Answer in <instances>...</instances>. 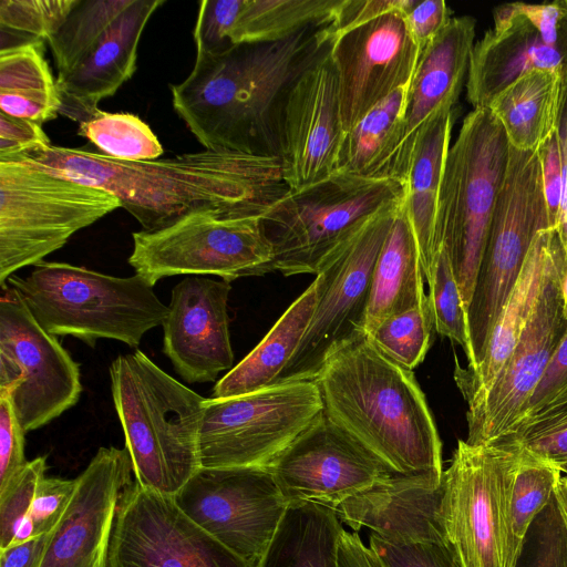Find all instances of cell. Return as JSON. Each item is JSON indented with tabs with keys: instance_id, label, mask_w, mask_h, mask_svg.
<instances>
[{
	"instance_id": "30",
	"label": "cell",
	"mask_w": 567,
	"mask_h": 567,
	"mask_svg": "<svg viewBox=\"0 0 567 567\" xmlns=\"http://www.w3.org/2000/svg\"><path fill=\"white\" fill-rule=\"evenodd\" d=\"M566 78L551 70H532L487 105L499 122L511 146L537 150L557 130L566 97Z\"/></svg>"
},
{
	"instance_id": "10",
	"label": "cell",
	"mask_w": 567,
	"mask_h": 567,
	"mask_svg": "<svg viewBox=\"0 0 567 567\" xmlns=\"http://www.w3.org/2000/svg\"><path fill=\"white\" fill-rule=\"evenodd\" d=\"M522 447L460 440L442 477L445 537L463 567H506L509 504Z\"/></svg>"
},
{
	"instance_id": "33",
	"label": "cell",
	"mask_w": 567,
	"mask_h": 567,
	"mask_svg": "<svg viewBox=\"0 0 567 567\" xmlns=\"http://www.w3.org/2000/svg\"><path fill=\"white\" fill-rule=\"evenodd\" d=\"M343 530L337 513L329 507L289 504L256 567H339Z\"/></svg>"
},
{
	"instance_id": "58",
	"label": "cell",
	"mask_w": 567,
	"mask_h": 567,
	"mask_svg": "<svg viewBox=\"0 0 567 567\" xmlns=\"http://www.w3.org/2000/svg\"><path fill=\"white\" fill-rule=\"evenodd\" d=\"M560 293L563 301V315L567 319V262L560 278Z\"/></svg>"
},
{
	"instance_id": "21",
	"label": "cell",
	"mask_w": 567,
	"mask_h": 567,
	"mask_svg": "<svg viewBox=\"0 0 567 567\" xmlns=\"http://www.w3.org/2000/svg\"><path fill=\"white\" fill-rule=\"evenodd\" d=\"M126 447H100L76 477L68 509L51 535L40 567H107L118 504L131 485Z\"/></svg>"
},
{
	"instance_id": "54",
	"label": "cell",
	"mask_w": 567,
	"mask_h": 567,
	"mask_svg": "<svg viewBox=\"0 0 567 567\" xmlns=\"http://www.w3.org/2000/svg\"><path fill=\"white\" fill-rule=\"evenodd\" d=\"M51 532L0 549V567H40Z\"/></svg>"
},
{
	"instance_id": "61",
	"label": "cell",
	"mask_w": 567,
	"mask_h": 567,
	"mask_svg": "<svg viewBox=\"0 0 567 567\" xmlns=\"http://www.w3.org/2000/svg\"><path fill=\"white\" fill-rule=\"evenodd\" d=\"M565 3H566V6H567V0H565Z\"/></svg>"
},
{
	"instance_id": "56",
	"label": "cell",
	"mask_w": 567,
	"mask_h": 567,
	"mask_svg": "<svg viewBox=\"0 0 567 567\" xmlns=\"http://www.w3.org/2000/svg\"><path fill=\"white\" fill-rule=\"evenodd\" d=\"M558 135L560 142V151L563 158V176H564V187H563V202H561V213L558 227L556 228L561 241V246L565 251L566 262H567V92L566 97L559 120L558 125Z\"/></svg>"
},
{
	"instance_id": "37",
	"label": "cell",
	"mask_w": 567,
	"mask_h": 567,
	"mask_svg": "<svg viewBox=\"0 0 567 567\" xmlns=\"http://www.w3.org/2000/svg\"><path fill=\"white\" fill-rule=\"evenodd\" d=\"M132 0H79L59 30L49 39L58 76H66L85 50L124 13Z\"/></svg>"
},
{
	"instance_id": "53",
	"label": "cell",
	"mask_w": 567,
	"mask_h": 567,
	"mask_svg": "<svg viewBox=\"0 0 567 567\" xmlns=\"http://www.w3.org/2000/svg\"><path fill=\"white\" fill-rule=\"evenodd\" d=\"M566 383H567V331H566L559 347L557 348V350L547 368V371H546L544 378L539 382L536 391L534 392V394L532 395L527 405L525 406L518 421L533 414L540 408L548 404Z\"/></svg>"
},
{
	"instance_id": "38",
	"label": "cell",
	"mask_w": 567,
	"mask_h": 567,
	"mask_svg": "<svg viewBox=\"0 0 567 567\" xmlns=\"http://www.w3.org/2000/svg\"><path fill=\"white\" fill-rule=\"evenodd\" d=\"M79 135L101 154L126 162L157 159L163 147L151 127L137 115L110 113L100 109L80 123Z\"/></svg>"
},
{
	"instance_id": "14",
	"label": "cell",
	"mask_w": 567,
	"mask_h": 567,
	"mask_svg": "<svg viewBox=\"0 0 567 567\" xmlns=\"http://www.w3.org/2000/svg\"><path fill=\"white\" fill-rule=\"evenodd\" d=\"M0 298V396L11 399L27 432L75 405L82 393L79 363L34 319L19 292Z\"/></svg>"
},
{
	"instance_id": "49",
	"label": "cell",
	"mask_w": 567,
	"mask_h": 567,
	"mask_svg": "<svg viewBox=\"0 0 567 567\" xmlns=\"http://www.w3.org/2000/svg\"><path fill=\"white\" fill-rule=\"evenodd\" d=\"M401 12L420 53L452 19L443 0H404Z\"/></svg>"
},
{
	"instance_id": "19",
	"label": "cell",
	"mask_w": 567,
	"mask_h": 567,
	"mask_svg": "<svg viewBox=\"0 0 567 567\" xmlns=\"http://www.w3.org/2000/svg\"><path fill=\"white\" fill-rule=\"evenodd\" d=\"M289 504L313 503L336 509L341 503L392 475L323 413L268 466Z\"/></svg>"
},
{
	"instance_id": "51",
	"label": "cell",
	"mask_w": 567,
	"mask_h": 567,
	"mask_svg": "<svg viewBox=\"0 0 567 567\" xmlns=\"http://www.w3.org/2000/svg\"><path fill=\"white\" fill-rule=\"evenodd\" d=\"M49 144L41 125L0 112V159H10Z\"/></svg>"
},
{
	"instance_id": "39",
	"label": "cell",
	"mask_w": 567,
	"mask_h": 567,
	"mask_svg": "<svg viewBox=\"0 0 567 567\" xmlns=\"http://www.w3.org/2000/svg\"><path fill=\"white\" fill-rule=\"evenodd\" d=\"M79 0H1L0 52L44 44Z\"/></svg>"
},
{
	"instance_id": "36",
	"label": "cell",
	"mask_w": 567,
	"mask_h": 567,
	"mask_svg": "<svg viewBox=\"0 0 567 567\" xmlns=\"http://www.w3.org/2000/svg\"><path fill=\"white\" fill-rule=\"evenodd\" d=\"M559 468L522 449L508 515L506 567H516L526 534L555 493Z\"/></svg>"
},
{
	"instance_id": "45",
	"label": "cell",
	"mask_w": 567,
	"mask_h": 567,
	"mask_svg": "<svg viewBox=\"0 0 567 567\" xmlns=\"http://www.w3.org/2000/svg\"><path fill=\"white\" fill-rule=\"evenodd\" d=\"M370 548L385 567H463L447 539L392 544L371 534Z\"/></svg>"
},
{
	"instance_id": "24",
	"label": "cell",
	"mask_w": 567,
	"mask_h": 567,
	"mask_svg": "<svg viewBox=\"0 0 567 567\" xmlns=\"http://www.w3.org/2000/svg\"><path fill=\"white\" fill-rule=\"evenodd\" d=\"M475 25L472 17L452 18L420 53L406 89L398 163V178L403 184L416 137L435 117L452 111L460 96L474 48Z\"/></svg>"
},
{
	"instance_id": "6",
	"label": "cell",
	"mask_w": 567,
	"mask_h": 567,
	"mask_svg": "<svg viewBox=\"0 0 567 567\" xmlns=\"http://www.w3.org/2000/svg\"><path fill=\"white\" fill-rule=\"evenodd\" d=\"M509 143L487 107L473 109L450 146L442 175L435 225L436 251L450 258L465 308L472 299ZM436 254V252H435Z\"/></svg>"
},
{
	"instance_id": "62",
	"label": "cell",
	"mask_w": 567,
	"mask_h": 567,
	"mask_svg": "<svg viewBox=\"0 0 567 567\" xmlns=\"http://www.w3.org/2000/svg\"><path fill=\"white\" fill-rule=\"evenodd\" d=\"M565 516H566V515H565ZM566 519H567V517H566Z\"/></svg>"
},
{
	"instance_id": "4",
	"label": "cell",
	"mask_w": 567,
	"mask_h": 567,
	"mask_svg": "<svg viewBox=\"0 0 567 567\" xmlns=\"http://www.w3.org/2000/svg\"><path fill=\"white\" fill-rule=\"evenodd\" d=\"M110 378L135 482L174 496L200 468L199 432L207 399L141 350L113 360Z\"/></svg>"
},
{
	"instance_id": "31",
	"label": "cell",
	"mask_w": 567,
	"mask_h": 567,
	"mask_svg": "<svg viewBox=\"0 0 567 567\" xmlns=\"http://www.w3.org/2000/svg\"><path fill=\"white\" fill-rule=\"evenodd\" d=\"M424 278L416 238L402 204L374 265L367 336L385 319L425 301Z\"/></svg>"
},
{
	"instance_id": "60",
	"label": "cell",
	"mask_w": 567,
	"mask_h": 567,
	"mask_svg": "<svg viewBox=\"0 0 567 567\" xmlns=\"http://www.w3.org/2000/svg\"><path fill=\"white\" fill-rule=\"evenodd\" d=\"M557 467L563 474L567 475V463L560 464Z\"/></svg>"
},
{
	"instance_id": "13",
	"label": "cell",
	"mask_w": 567,
	"mask_h": 567,
	"mask_svg": "<svg viewBox=\"0 0 567 567\" xmlns=\"http://www.w3.org/2000/svg\"><path fill=\"white\" fill-rule=\"evenodd\" d=\"M322 411L315 381L207 399L199 432L200 467H268Z\"/></svg>"
},
{
	"instance_id": "32",
	"label": "cell",
	"mask_w": 567,
	"mask_h": 567,
	"mask_svg": "<svg viewBox=\"0 0 567 567\" xmlns=\"http://www.w3.org/2000/svg\"><path fill=\"white\" fill-rule=\"evenodd\" d=\"M406 89L391 94L344 134L336 172L365 179L399 181Z\"/></svg>"
},
{
	"instance_id": "11",
	"label": "cell",
	"mask_w": 567,
	"mask_h": 567,
	"mask_svg": "<svg viewBox=\"0 0 567 567\" xmlns=\"http://www.w3.org/2000/svg\"><path fill=\"white\" fill-rule=\"evenodd\" d=\"M132 236L127 261L152 287L175 275H216L230 282L272 271V247L260 216L227 217L202 210Z\"/></svg>"
},
{
	"instance_id": "25",
	"label": "cell",
	"mask_w": 567,
	"mask_h": 567,
	"mask_svg": "<svg viewBox=\"0 0 567 567\" xmlns=\"http://www.w3.org/2000/svg\"><path fill=\"white\" fill-rule=\"evenodd\" d=\"M164 0H132L118 20L82 54L72 71L56 80L62 115L79 123L116 93L136 71L142 33Z\"/></svg>"
},
{
	"instance_id": "20",
	"label": "cell",
	"mask_w": 567,
	"mask_h": 567,
	"mask_svg": "<svg viewBox=\"0 0 567 567\" xmlns=\"http://www.w3.org/2000/svg\"><path fill=\"white\" fill-rule=\"evenodd\" d=\"M329 49L297 79L282 110L280 159L291 190L316 184L336 172L346 133Z\"/></svg>"
},
{
	"instance_id": "34",
	"label": "cell",
	"mask_w": 567,
	"mask_h": 567,
	"mask_svg": "<svg viewBox=\"0 0 567 567\" xmlns=\"http://www.w3.org/2000/svg\"><path fill=\"white\" fill-rule=\"evenodd\" d=\"M60 97L44 44L0 52V112L39 125L56 117Z\"/></svg>"
},
{
	"instance_id": "47",
	"label": "cell",
	"mask_w": 567,
	"mask_h": 567,
	"mask_svg": "<svg viewBox=\"0 0 567 567\" xmlns=\"http://www.w3.org/2000/svg\"><path fill=\"white\" fill-rule=\"evenodd\" d=\"M76 486V478L44 476L38 484L28 517L34 535L51 532L69 507Z\"/></svg>"
},
{
	"instance_id": "17",
	"label": "cell",
	"mask_w": 567,
	"mask_h": 567,
	"mask_svg": "<svg viewBox=\"0 0 567 567\" xmlns=\"http://www.w3.org/2000/svg\"><path fill=\"white\" fill-rule=\"evenodd\" d=\"M563 256L548 275L517 344L483 398L468 408L467 439L471 445H486L502 439L520 417L544 378L566 331L560 278Z\"/></svg>"
},
{
	"instance_id": "35",
	"label": "cell",
	"mask_w": 567,
	"mask_h": 567,
	"mask_svg": "<svg viewBox=\"0 0 567 567\" xmlns=\"http://www.w3.org/2000/svg\"><path fill=\"white\" fill-rule=\"evenodd\" d=\"M343 0H241L231 45L275 42L310 27L329 24Z\"/></svg>"
},
{
	"instance_id": "12",
	"label": "cell",
	"mask_w": 567,
	"mask_h": 567,
	"mask_svg": "<svg viewBox=\"0 0 567 567\" xmlns=\"http://www.w3.org/2000/svg\"><path fill=\"white\" fill-rule=\"evenodd\" d=\"M402 204L374 215L320 264L319 301L297 352L277 384L313 381L336 352L367 336L374 265Z\"/></svg>"
},
{
	"instance_id": "29",
	"label": "cell",
	"mask_w": 567,
	"mask_h": 567,
	"mask_svg": "<svg viewBox=\"0 0 567 567\" xmlns=\"http://www.w3.org/2000/svg\"><path fill=\"white\" fill-rule=\"evenodd\" d=\"M453 122L452 110L439 115L422 130L415 140L404 179L403 208L416 238L426 280L436 252L439 192L451 146Z\"/></svg>"
},
{
	"instance_id": "26",
	"label": "cell",
	"mask_w": 567,
	"mask_h": 567,
	"mask_svg": "<svg viewBox=\"0 0 567 567\" xmlns=\"http://www.w3.org/2000/svg\"><path fill=\"white\" fill-rule=\"evenodd\" d=\"M561 73L567 83V49L545 43L528 20L508 3L494 10V27L474 44L466 80L473 109L487 107L511 83L532 70Z\"/></svg>"
},
{
	"instance_id": "57",
	"label": "cell",
	"mask_w": 567,
	"mask_h": 567,
	"mask_svg": "<svg viewBox=\"0 0 567 567\" xmlns=\"http://www.w3.org/2000/svg\"><path fill=\"white\" fill-rule=\"evenodd\" d=\"M555 495L567 517V475H561L555 488Z\"/></svg>"
},
{
	"instance_id": "16",
	"label": "cell",
	"mask_w": 567,
	"mask_h": 567,
	"mask_svg": "<svg viewBox=\"0 0 567 567\" xmlns=\"http://www.w3.org/2000/svg\"><path fill=\"white\" fill-rule=\"evenodd\" d=\"M107 567H255L195 523L174 496L134 482L124 491Z\"/></svg>"
},
{
	"instance_id": "59",
	"label": "cell",
	"mask_w": 567,
	"mask_h": 567,
	"mask_svg": "<svg viewBox=\"0 0 567 567\" xmlns=\"http://www.w3.org/2000/svg\"><path fill=\"white\" fill-rule=\"evenodd\" d=\"M567 400V383L559 390L555 398L548 404L560 403ZM546 404V405H548Z\"/></svg>"
},
{
	"instance_id": "48",
	"label": "cell",
	"mask_w": 567,
	"mask_h": 567,
	"mask_svg": "<svg viewBox=\"0 0 567 567\" xmlns=\"http://www.w3.org/2000/svg\"><path fill=\"white\" fill-rule=\"evenodd\" d=\"M25 431L22 429L11 399L0 396V487L27 464Z\"/></svg>"
},
{
	"instance_id": "50",
	"label": "cell",
	"mask_w": 567,
	"mask_h": 567,
	"mask_svg": "<svg viewBox=\"0 0 567 567\" xmlns=\"http://www.w3.org/2000/svg\"><path fill=\"white\" fill-rule=\"evenodd\" d=\"M546 207L551 228H557L563 202V158L558 130L538 148Z\"/></svg>"
},
{
	"instance_id": "7",
	"label": "cell",
	"mask_w": 567,
	"mask_h": 567,
	"mask_svg": "<svg viewBox=\"0 0 567 567\" xmlns=\"http://www.w3.org/2000/svg\"><path fill=\"white\" fill-rule=\"evenodd\" d=\"M393 179H365L341 172L275 202L260 216L271 244L272 271L315 274L323 259L370 218L404 200Z\"/></svg>"
},
{
	"instance_id": "2",
	"label": "cell",
	"mask_w": 567,
	"mask_h": 567,
	"mask_svg": "<svg viewBox=\"0 0 567 567\" xmlns=\"http://www.w3.org/2000/svg\"><path fill=\"white\" fill-rule=\"evenodd\" d=\"M324 27L275 42L196 51L189 75L171 85L176 114L205 147L280 158L282 110L293 83L330 47Z\"/></svg>"
},
{
	"instance_id": "43",
	"label": "cell",
	"mask_w": 567,
	"mask_h": 567,
	"mask_svg": "<svg viewBox=\"0 0 567 567\" xmlns=\"http://www.w3.org/2000/svg\"><path fill=\"white\" fill-rule=\"evenodd\" d=\"M516 567H567V519L555 493L532 523Z\"/></svg>"
},
{
	"instance_id": "22",
	"label": "cell",
	"mask_w": 567,
	"mask_h": 567,
	"mask_svg": "<svg viewBox=\"0 0 567 567\" xmlns=\"http://www.w3.org/2000/svg\"><path fill=\"white\" fill-rule=\"evenodd\" d=\"M229 281L188 275L174 286L162 323L163 351L175 371L188 383L213 382L231 370L229 336Z\"/></svg>"
},
{
	"instance_id": "1",
	"label": "cell",
	"mask_w": 567,
	"mask_h": 567,
	"mask_svg": "<svg viewBox=\"0 0 567 567\" xmlns=\"http://www.w3.org/2000/svg\"><path fill=\"white\" fill-rule=\"evenodd\" d=\"M114 195L144 228L214 210L227 217L261 216L289 192L281 159L205 150L171 158L126 162L52 144L10 159Z\"/></svg>"
},
{
	"instance_id": "41",
	"label": "cell",
	"mask_w": 567,
	"mask_h": 567,
	"mask_svg": "<svg viewBox=\"0 0 567 567\" xmlns=\"http://www.w3.org/2000/svg\"><path fill=\"white\" fill-rule=\"evenodd\" d=\"M429 284V303L437 333L460 344L471 355L466 308L446 250L440 247L433 258Z\"/></svg>"
},
{
	"instance_id": "40",
	"label": "cell",
	"mask_w": 567,
	"mask_h": 567,
	"mask_svg": "<svg viewBox=\"0 0 567 567\" xmlns=\"http://www.w3.org/2000/svg\"><path fill=\"white\" fill-rule=\"evenodd\" d=\"M433 328L426 298L422 303L385 319L368 337L389 359L412 371L424 360Z\"/></svg>"
},
{
	"instance_id": "15",
	"label": "cell",
	"mask_w": 567,
	"mask_h": 567,
	"mask_svg": "<svg viewBox=\"0 0 567 567\" xmlns=\"http://www.w3.org/2000/svg\"><path fill=\"white\" fill-rule=\"evenodd\" d=\"M174 499L195 523L255 567L289 506L267 466L200 467Z\"/></svg>"
},
{
	"instance_id": "46",
	"label": "cell",
	"mask_w": 567,
	"mask_h": 567,
	"mask_svg": "<svg viewBox=\"0 0 567 567\" xmlns=\"http://www.w3.org/2000/svg\"><path fill=\"white\" fill-rule=\"evenodd\" d=\"M241 0H203L194 27L196 51L223 52L233 45L229 34Z\"/></svg>"
},
{
	"instance_id": "28",
	"label": "cell",
	"mask_w": 567,
	"mask_h": 567,
	"mask_svg": "<svg viewBox=\"0 0 567 567\" xmlns=\"http://www.w3.org/2000/svg\"><path fill=\"white\" fill-rule=\"evenodd\" d=\"M321 290L322 277L316 275L257 347L215 384L213 398H233L276 385L309 328Z\"/></svg>"
},
{
	"instance_id": "52",
	"label": "cell",
	"mask_w": 567,
	"mask_h": 567,
	"mask_svg": "<svg viewBox=\"0 0 567 567\" xmlns=\"http://www.w3.org/2000/svg\"><path fill=\"white\" fill-rule=\"evenodd\" d=\"M403 0H343L332 21L324 27L329 42L341 33L379 16L401 8Z\"/></svg>"
},
{
	"instance_id": "42",
	"label": "cell",
	"mask_w": 567,
	"mask_h": 567,
	"mask_svg": "<svg viewBox=\"0 0 567 567\" xmlns=\"http://www.w3.org/2000/svg\"><path fill=\"white\" fill-rule=\"evenodd\" d=\"M499 440L514 442L556 466L567 463V400L522 419Z\"/></svg>"
},
{
	"instance_id": "23",
	"label": "cell",
	"mask_w": 567,
	"mask_h": 567,
	"mask_svg": "<svg viewBox=\"0 0 567 567\" xmlns=\"http://www.w3.org/2000/svg\"><path fill=\"white\" fill-rule=\"evenodd\" d=\"M442 477L392 474L348 498L334 512L354 532L367 527L388 543L445 540Z\"/></svg>"
},
{
	"instance_id": "5",
	"label": "cell",
	"mask_w": 567,
	"mask_h": 567,
	"mask_svg": "<svg viewBox=\"0 0 567 567\" xmlns=\"http://www.w3.org/2000/svg\"><path fill=\"white\" fill-rule=\"evenodd\" d=\"M7 282L44 330L73 336L90 347L106 338L136 348L168 312L153 287L136 274L114 277L42 260L27 277L12 275Z\"/></svg>"
},
{
	"instance_id": "3",
	"label": "cell",
	"mask_w": 567,
	"mask_h": 567,
	"mask_svg": "<svg viewBox=\"0 0 567 567\" xmlns=\"http://www.w3.org/2000/svg\"><path fill=\"white\" fill-rule=\"evenodd\" d=\"M323 413L391 471L442 475V443L412 371L368 336L336 352L313 380Z\"/></svg>"
},
{
	"instance_id": "44",
	"label": "cell",
	"mask_w": 567,
	"mask_h": 567,
	"mask_svg": "<svg viewBox=\"0 0 567 567\" xmlns=\"http://www.w3.org/2000/svg\"><path fill=\"white\" fill-rule=\"evenodd\" d=\"M47 458L39 456L0 487V549L9 547L28 517L39 482L45 476Z\"/></svg>"
},
{
	"instance_id": "9",
	"label": "cell",
	"mask_w": 567,
	"mask_h": 567,
	"mask_svg": "<svg viewBox=\"0 0 567 567\" xmlns=\"http://www.w3.org/2000/svg\"><path fill=\"white\" fill-rule=\"evenodd\" d=\"M551 228L537 150L509 145L501 189L484 254L467 308L471 355L466 368L483 359L491 332L517 282L537 234Z\"/></svg>"
},
{
	"instance_id": "18",
	"label": "cell",
	"mask_w": 567,
	"mask_h": 567,
	"mask_svg": "<svg viewBox=\"0 0 567 567\" xmlns=\"http://www.w3.org/2000/svg\"><path fill=\"white\" fill-rule=\"evenodd\" d=\"M357 25L330 42L344 133L394 92L409 85L420 58L402 8Z\"/></svg>"
},
{
	"instance_id": "55",
	"label": "cell",
	"mask_w": 567,
	"mask_h": 567,
	"mask_svg": "<svg viewBox=\"0 0 567 567\" xmlns=\"http://www.w3.org/2000/svg\"><path fill=\"white\" fill-rule=\"evenodd\" d=\"M338 560L339 567H385L378 555L362 543L357 532L343 530Z\"/></svg>"
},
{
	"instance_id": "8",
	"label": "cell",
	"mask_w": 567,
	"mask_h": 567,
	"mask_svg": "<svg viewBox=\"0 0 567 567\" xmlns=\"http://www.w3.org/2000/svg\"><path fill=\"white\" fill-rule=\"evenodd\" d=\"M121 207L109 192L40 168L0 161V285L62 248Z\"/></svg>"
},
{
	"instance_id": "27",
	"label": "cell",
	"mask_w": 567,
	"mask_h": 567,
	"mask_svg": "<svg viewBox=\"0 0 567 567\" xmlns=\"http://www.w3.org/2000/svg\"><path fill=\"white\" fill-rule=\"evenodd\" d=\"M563 256L565 251L557 229L539 231L494 324L482 361L473 369L461 368L456 362L454 379L468 408L483 398L513 352L548 275Z\"/></svg>"
}]
</instances>
